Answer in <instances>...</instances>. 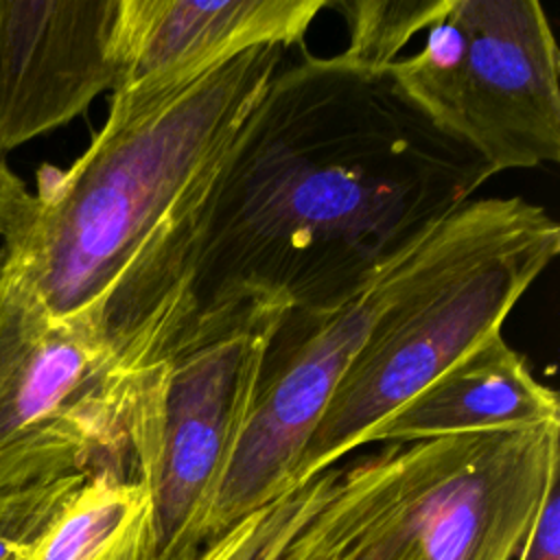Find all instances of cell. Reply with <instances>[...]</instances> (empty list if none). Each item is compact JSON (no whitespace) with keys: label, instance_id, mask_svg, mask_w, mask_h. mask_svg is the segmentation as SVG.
Here are the masks:
<instances>
[{"label":"cell","instance_id":"2","mask_svg":"<svg viewBox=\"0 0 560 560\" xmlns=\"http://www.w3.org/2000/svg\"><path fill=\"white\" fill-rule=\"evenodd\" d=\"M282 46H258L151 103L109 101L68 166H44L0 265L55 319L90 324L129 383L188 328L197 223Z\"/></svg>","mask_w":560,"mask_h":560},{"label":"cell","instance_id":"16","mask_svg":"<svg viewBox=\"0 0 560 560\" xmlns=\"http://www.w3.org/2000/svg\"><path fill=\"white\" fill-rule=\"evenodd\" d=\"M518 560H560V468L547 481Z\"/></svg>","mask_w":560,"mask_h":560},{"label":"cell","instance_id":"1","mask_svg":"<svg viewBox=\"0 0 560 560\" xmlns=\"http://www.w3.org/2000/svg\"><path fill=\"white\" fill-rule=\"evenodd\" d=\"M490 177L385 74L341 55L284 57L201 208L188 326L249 302L330 308Z\"/></svg>","mask_w":560,"mask_h":560},{"label":"cell","instance_id":"12","mask_svg":"<svg viewBox=\"0 0 560 560\" xmlns=\"http://www.w3.org/2000/svg\"><path fill=\"white\" fill-rule=\"evenodd\" d=\"M26 560H153L144 483L118 466L88 472Z\"/></svg>","mask_w":560,"mask_h":560},{"label":"cell","instance_id":"6","mask_svg":"<svg viewBox=\"0 0 560 560\" xmlns=\"http://www.w3.org/2000/svg\"><path fill=\"white\" fill-rule=\"evenodd\" d=\"M525 203L523 197L470 199L339 304L287 313L265 354L252 409L214 494L208 540L295 488L306 442L376 319L427 271L510 223Z\"/></svg>","mask_w":560,"mask_h":560},{"label":"cell","instance_id":"15","mask_svg":"<svg viewBox=\"0 0 560 560\" xmlns=\"http://www.w3.org/2000/svg\"><path fill=\"white\" fill-rule=\"evenodd\" d=\"M92 472V470H90ZM88 472L0 492V560H26Z\"/></svg>","mask_w":560,"mask_h":560},{"label":"cell","instance_id":"10","mask_svg":"<svg viewBox=\"0 0 560 560\" xmlns=\"http://www.w3.org/2000/svg\"><path fill=\"white\" fill-rule=\"evenodd\" d=\"M118 0H0V155L114 85Z\"/></svg>","mask_w":560,"mask_h":560},{"label":"cell","instance_id":"13","mask_svg":"<svg viewBox=\"0 0 560 560\" xmlns=\"http://www.w3.org/2000/svg\"><path fill=\"white\" fill-rule=\"evenodd\" d=\"M337 466L247 514L210 538L190 560H280L287 542L324 499Z\"/></svg>","mask_w":560,"mask_h":560},{"label":"cell","instance_id":"11","mask_svg":"<svg viewBox=\"0 0 560 560\" xmlns=\"http://www.w3.org/2000/svg\"><path fill=\"white\" fill-rule=\"evenodd\" d=\"M560 422V400L501 332L488 337L411 396L368 444L527 429Z\"/></svg>","mask_w":560,"mask_h":560},{"label":"cell","instance_id":"7","mask_svg":"<svg viewBox=\"0 0 560 560\" xmlns=\"http://www.w3.org/2000/svg\"><path fill=\"white\" fill-rule=\"evenodd\" d=\"M383 74L490 175L560 160V52L536 0H448Z\"/></svg>","mask_w":560,"mask_h":560},{"label":"cell","instance_id":"4","mask_svg":"<svg viewBox=\"0 0 560 560\" xmlns=\"http://www.w3.org/2000/svg\"><path fill=\"white\" fill-rule=\"evenodd\" d=\"M560 252V225L538 203L448 256L374 324L319 416L295 488L368 444V435L503 322Z\"/></svg>","mask_w":560,"mask_h":560},{"label":"cell","instance_id":"17","mask_svg":"<svg viewBox=\"0 0 560 560\" xmlns=\"http://www.w3.org/2000/svg\"><path fill=\"white\" fill-rule=\"evenodd\" d=\"M31 201L33 192L0 155V236H7L24 219Z\"/></svg>","mask_w":560,"mask_h":560},{"label":"cell","instance_id":"9","mask_svg":"<svg viewBox=\"0 0 560 560\" xmlns=\"http://www.w3.org/2000/svg\"><path fill=\"white\" fill-rule=\"evenodd\" d=\"M330 0H118L112 101L151 103L258 46H295Z\"/></svg>","mask_w":560,"mask_h":560},{"label":"cell","instance_id":"14","mask_svg":"<svg viewBox=\"0 0 560 560\" xmlns=\"http://www.w3.org/2000/svg\"><path fill=\"white\" fill-rule=\"evenodd\" d=\"M330 7H339L350 26V44L339 55L363 70L383 74L407 42L446 11L448 0H348L330 2Z\"/></svg>","mask_w":560,"mask_h":560},{"label":"cell","instance_id":"3","mask_svg":"<svg viewBox=\"0 0 560 560\" xmlns=\"http://www.w3.org/2000/svg\"><path fill=\"white\" fill-rule=\"evenodd\" d=\"M560 468V422L405 444L337 468L280 560H512Z\"/></svg>","mask_w":560,"mask_h":560},{"label":"cell","instance_id":"8","mask_svg":"<svg viewBox=\"0 0 560 560\" xmlns=\"http://www.w3.org/2000/svg\"><path fill=\"white\" fill-rule=\"evenodd\" d=\"M129 400L98 332L50 317L0 265V492L116 466Z\"/></svg>","mask_w":560,"mask_h":560},{"label":"cell","instance_id":"5","mask_svg":"<svg viewBox=\"0 0 560 560\" xmlns=\"http://www.w3.org/2000/svg\"><path fill=\"white\" fill-rule=\"evenodd\" d=\"M287 308L249 302L192 322L133 385L127 453L151 503L153 560H190Z\"/></svg>","mask_w":560,"mask_h":560}]
</instances>
